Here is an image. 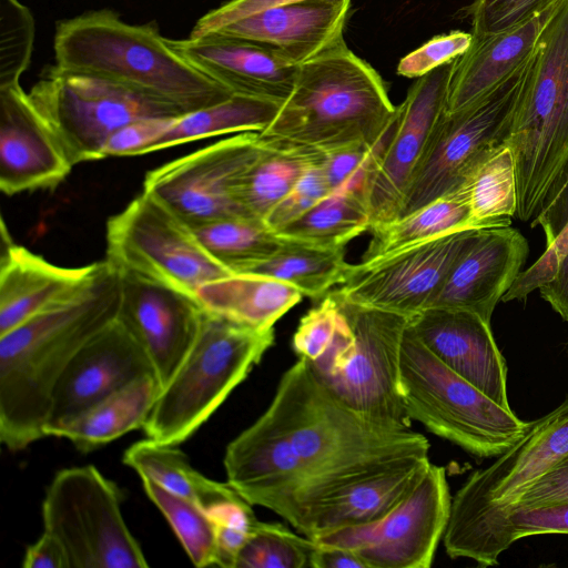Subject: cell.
<instances>
[{
	"label": "cell",
	"instance_id": "9c48e42d",
	"mask_svg": "<svg viewBox=\"0 0 568 568\" xmlns=\"http://www.w3.org/2000/svg\"><path fill=\"white\" fill-rule=\"evenodd\" d=\"M528 62L474 103L443 113L409 178L397 220L463 190L479 165L507 144Z\"/></svg>",
	"mask_w": 568,
	"mask_h": 568
},
{
	"label": "cell",
	"instance_id": "74e56055",
	"mask_svg": "<svg viewBox=\"0 0 568 568\" xmlns=\"http://www.w3.org/2000/svg\"><path fill=\"white\" fill-rule=\"evenodd\" d=\"M192 229L204 250L232 274L268 260L285 241L252 216L220 219Z\"/></svg>",
	"mask_w": 568,
	"mask_h": 568
},
{
	"label": "cell",
	"instance_id": "44dd1931",
	"mask_svg": "<svg viewBox=\"0 0 568 568\" xmlns=\"http://www.w3.org/2000/svg\"><path fill=\"white\" fill-rule=\"evenodd\" d=\"M528 251L527 240L510 225L479 229L429 307L468 311L490 323L496 305L520 273Z\"/></svg>",
	"mask_w": 568,
	"mask_h": 568
},
{
	"label": "cell",
	"instance_id": "836d02e7",
	"mask_svg": "<svg viewBox=\"0 0 568 568\" xmlns=\"http://www.w3.org/2000/svg\"><path fill=\"white\" fill-rule=\"evenodd\" d=\"M351 265L345 260L344 247L285 240L272 257L241 274L272 277L294 286L303 295L322 300L329 288L345 281Z\"/></svg>",
	"mask_w": 568,
	"mask_h": 568
},
{
	"label": "cell",
	"instance_id": "8d00e7d4",
	"mask_svg": "<svg viewBox=\"0 0 568 568\" xmlns=\"http://www.w3.org/2000/svg\"><path fill=\"white\" fill-rule=\"evenodd\" d=\"M266 143V151L244 174L237 187V199L246 213L263 221L303 173L322 162L325 155Z\"/></svg>",
	"mask_w": 568,
	"mask_h": 568
},
{
	"label": "cell",
	"instance_id": "816d5d0a",
	"mask_svg": "<svg viewBox=\"0 0 568 568\" xmlns=\"http://www.w3.org/2000/svg\"><path fill=\"white\" fill-rule=\"evenodd\" d=\"M568 224V165L548 192L531 227L540 225L546 243L550 244Z\"/></svg>",
	"mask_w": 568,
	"mask_h": 568
},
{
	"label": "cell",
	"instance_id": "f5cc1de1",
	"mask_svg": "<svg viewBox=\"0 0 568 568\" xmlns=\"http://www.w3.org/2000/svg\"><path fill=\"white\" fill-rule=\"evenodd\" d=\"M24 568H70L67 552L61 542L48 531L26 549Z\"/></svg>",
	"mask_w": 568,
	"mask_h": 568
},
{
	"label": "cell",
	"instance_id": "4dcf8cb0",
	"mask_svg": "<svg viewBox=\"0 0 568 568\" xmlns=\"http://www.w3.org/2000/svg\"><path fill=\"white\" fill-rule=\"evenodd\" d=\"M429 464V458L417 460L349 487L321 510L311 539L327 530L381 519L413 490Z\"/></svg>",
	"mask_w": 568,
	"mask_h": 568
},
{
	"label": "cell",
	"instance_id": "3957f363",
	"mask_svg": "<svg viewBox=\"0 0 568 568\" xmlns=\"http://www.w3.org/2000/svg\"><path fill=\"white\" fill-rule=\"evenodd\" d=\"M53 51L61 70L113 82L182 114L233 95L179 54L155 22L131 24L110 9L58 21Z\"/></svg>",
	"mask_w": 568,
	"mask_h": 568
},
{
	"label": "cell",
	"instance_id": "60d3db41",
	"mask_svg": "<svg viewBox=\"0 0 568 568\" xmlns=\"http://www.w3.org/2000/svg\"><path fill=\"white\" fill-rule=\"evenodd\" d=\"M315 541L302 537L281 524L256 521L246 537L235 568L311 567Z\"/></svg>",
	"mask_w": 568,
	"mask_h": 568
},
{
	"label": "cell",
	"instance_id": "db71d44e",
	"mask_svg": "<svg viewBox=\"0 0 568 568\" xmlns=\"http://www.w3.org/2000/svg\"><path fill=\"white\" fill-rule=\"evenodd\" d=\"M216 537L215 566L235 568L237 555L244 545L248 530L214 524Z\"/></svg>",
	"mask_w": 568,
	"mask_h": 568
},
{
	"label": "cell",
	"instance_id": "681fc988",
	"mask_svg": "<svg viewBox=\"0 0 568 568\" xmlns=\"http://www.w3.org/2000/svg\"><path fill=\"white\" fill-rule=\"evenodd\" d=\"M562 503H568V454L527 485L510 504L542 506Z\"/></svg>",
	"mask_w": 568,
	"mask_h": 568
},
{
	"label": "cell",
	"instance_id": "ab89813d",
	"mask_svg": "<svg viewBox=\"0 0 568 568\" xmlns=\"http://www.w3.org/2000/svg\"><path fill=\"white\" fill-rule=\"evenodd\" d=\"M150 500L159 508L196 567L215 565V527L194 501L172 493L148 477H141Z\"/></svg>",
	"mask_w": 568,
	"mask_h": 568
},
{
	"label": "cell",
	"instance_id": "cb8c5ba5",
	"mask_svg": "<svg viewBox=\"0 0 568 568\" xmlns=\"http://www.w3.org/2000/svg\"><path fill=\"white\" fill-rule=\"evenodd\" d=\"M568 454V397L529 423L524 436L486 468L475 470L452 498V510L510 504L554 463Z\"/></svg>",
	"mask_w": 568,
	"mask_h": 568
},
{
	"label": "cell",
	"instance_id": "7dc6e473",
	"mask_svg": "<svg viewBox=\"0 0 568 568\" xmlns=\"http://www.w3.org/2000/svg\"><path fill=\"white\" fill-rule=\"evenodd\" d=\"M176 118L151 116L128 123L110 136L104 146V158L146 154L151 144L171 126Z\"/></svg>",
	"mask_w": 568,
	"mask_h": 568
},
{
	"label": "cell",
	"instance_id": "f907efd6",
	"mask_svg": "<svg viewBox=\"0 0 568 568\" xmlns=\"http://www.w3.org/2000/svg\"><path fill=\"white\" fill-rule=\"evenodd\" d=\"M305 0H227L202 16L194 24L190 37L199 38L213 33L221 27L253 13ZM341 2L344 0H327Z\"/></svg>",
	"mask_w": 568,
	"mask_h": 568
},
{
	"label": "cell",
	"instance_id": "277c9868",
	"mask_svg": "<svg viewBox=\"0 0 568 568\" xmlns=\"http://www.w3.org/2000/svg\"><path fill=\"white\" fill-rule=\"evenodd\" d=\"M395 115L379 73L342 40L297 65L291 94L258 133L276 146L328 153L375 145Z\"/></svg>",
	"mask_w": 568,
	"mask_h": 568
},
{
	"label": "cell",
	"instance_id": "f6af8a7d",
	"mask_svg": "<svg viewBox=\"0 0 568 568\" xmlns=\"http://www.w3.org/2000/svg\"><path fill=\"white\" fill-rule=\"evenodd\" d=\"M471 33L452 31L433 37L416 50L400 59L397 74L420 78L463 55L471 45Z\"/></svg>",
	"mask_w": 568,
	"mask_h": 568
},
{
	"label": "cell",
	"instance_id": "5bb4252c",
	"mask_svg": "<svg viewBox=\"0 0 568 568\" xmlns=\"http://www.w3.org/2000/svg\"><path fill=\"white\" fill-rule=\"evenodd\" d=\"M266 149L258 132L239 133L149 171L143 191L191 227L250 216L237 199V187Z\"/></svg>",
	"mask_w": 568,
	"mask_h": 568
},
{
	"label": "cell",
	"instance_id": "b9f144b4",
	"mask_svg": "<svg viewBox=\"0 0 568 568\" xmlns=\"http://www.w3.org/2000/svg\"><path fill=\"white\" fill-rule=\"evenodd\" d=\"M36 23L18 0H0V88L20 83L33 50Z\"/></svg>",
	"mask_w": 568,
	"mask_h": 568
},
{
	"label": "cell",
	"instance_id": "e575fe53",
	"mask_svg": "<svg viewBox=\"0 0 568 568\" xmlns=\"http://www.w3.org/2000/svg\"><path fill=\"white\" fill-rule=\"evenodd\" d=\"M369 227L363 189L344 186L327 194L275 233L285 240L324 247H344L353 239L369 231Z\"/></svg>",
	"mask_w": 568,
	"mask_h": 568
},
{
	"label": "cell",
	"instance_id": "ffe728a7",
	"mask_svg": "<svg viewBox=\"0 0 568 568\" xmlns=\"http://www.w3.org/2000/svg\"><path fill=\"white\" fill-rule=\"evenodd\" d=\"M73 165L20 83L0 88V190H53Z\"/></svg>",
	"mask_w": 568,
	"mask_h": 568
},
{
	"label": "cell",
	"instance_id": "4fadbf2b",
	"mask_svg": "<svg viewBox=\"0 0 568 568\" xmlns=\"http://www.w3.org/2000/svg\"><path fill=\"white\" fill-rule=\"evenodd\" d=\"M450 506L446 470L430 463L413 490L381 519L327 530L312 540L347 548L367 568H428Z\"/></svg>",
	"mask_w": 568,
	"mask_h": 568
},
{
	"label": "cell",
	"instance_id": "11a10c76",
	"mask_svg": "<svg viewBox=\"0 0 568 568\" xmlns=\"http://www.w3.org/2000/svg\"><path fill=\"white\" fill-rule=\"evenodd\" d=\"M311 568L367 567L365 562L355 552L347 548L335 545L316 544L311 558Z\"/></svg>",
	"mask_w": 568,
	"mask_h": 568
},
{
	"label": "cell",
	"instance_id": "5b68a950",
	"mask_svg": "<svg viewBox=\"0 0 568 568\" xmlns=\"http://www.w3.org/2000/svg\"><path fill=\"white\" fill-rule=\"evenodd\" d=\"M507 145L516 170V217L532 222L568 165V0L531 53Z\"/></svg>",
	"mask_w": 568,
	"mask_h": 568
},
{
	"label": "cell",
	"instance_id": "f1b7e54d",
	"mask_svg": "<svg viewBox=\"0 0 568 568\" xmlns=\"http://www.w3.org/2000/svg\"><path fill=\"white\" fill-rule=\"evenodd\" d=\"M302 295L285 282L255 274L221 277L194 293L204 311L257 329L272 328Z\"/></svg>",
	"mask_w": 568,
	"mask_h": 568
},
{
	"label": "cell",
	"instance_id": "9a60e30c",
	"mask_svg": "<svg viewBox=\"0 0 568 568\" xmlns=\"http://www.w3.org/2000/svg\"><path fill=\"white\" fill-rule=\"evenodd\" d=\"M479 229L455 231L369 262L352 264L333 293L342 300L412 318L428 308Z\"/></svg>",
	"mask_w": 568,
	"mask_h": 568
},
{
	"label": "cell",
	"instance_id": "d6986e66",
	"mask_svg": "<svg viewBox=\"0 0 568 568\" xmlns=\"http://www.w3.org/2000/svg\"><path fill=\"white\" fill-rule=\"evenodd\" d=\"M148 375H155L149 356L124 324L114 320L77 353L60 377L45 436Z\"/></svg>",
	"mask_w": 568,
	"mask_h": 568
},
{
	"label": "cell",
	"instance_id": "f35d334b",
	"mask_svg": "<svg viewBox=\"0 0 568 568\" xmlns=\"http://www.w3.org/2000/svg\"><path fill=\"white\" fill-rule=\"evenodd\" d=\"M464 190L474 229L509 226L517 211V183L513 153L507 144L490 154Z\"/></svg>",
	"mask_w": 568,
	"mask_h": 568
},
{
	"label": "cell",
	"instance_id": "8fae6325",
	"mask_svg": "<svg viewBox=\"0 0 568 568\" xmlns=\"http://www.w3.org/2000/svg\"><path fill=\"white\" fill-rule=\"evenodd\" d=\"M28 95L73 166L103 159L110 136L130 122L182 115L122 85L55 65L43 73Z\"/></svg>",
	"mask_w": 568,
	"mask_h": 568
},
{
	"label": "cell",
	"instance_id": "7c38bea8",
	"mask_svg": "<svg viewBox=\"0 0 568 568\" xmlns=\"http://www.w3.org/2000/svg\"><path fill=\"white\" fill-rule=\"evenodd\" d=\"M105 261L194 296L209 282L232 275L201 245L193 229L152 194L142 191L106 222Z\"/></svg>",
	"mask_w": 568,
	"mask_h": 568
},
{
	"label": "cell",
	"instance_id": "9f6ffc18",
	"mask_svg": "<svg viewBox=\"0 0 568 568\" xmlns=\"http://www.w3.org/2000/svg\"><path fill=\"white\" fill-rule=\"evenodd\" d=\"M541 297L568 322V253L562 258L555 277L539 288Z\"/></svg>",
	"mask_w": 568,
	"mask_h": 568
},
{
	"label": "cell",
	"instance_id": "bcb514c9",
	"mask_svg": "<svg viewBox=\"0 0 568 568\" xmlns=\"http://www.w3.org/2000/svg\"><path fill=\"white\" fill-rule=\"evenodd\" d=\"M322 163L323 161L311 165L286 196L266 215L264 222L274 232L301 216L332 192Z\"/></svg>",
	"mask_w": 568,
	"mask_h": 568
},
{
	"label": "cell",
	"instance_id": "1f68e13d",
	"mask_svg": "<svg viewBox=\"0 0 568 568\" xmlns=\"http://www.w3.org/2000/svg\"><path fill=\"white\" fill-rule=\"evenodd\" d=\"M123 463L140 477H148L165 489L197 504L204 511L241 495L226 481L205 477L192 467L176 446L143 439L131 445L123 454Z\"/></svg>",
	"mask_w": 568,
	"mask_h": 568
},
{
	"label": "cell",
	"instance_id": "d6a6232c",
	"mask_svg": "<svg viewBox=\"0 0 568 568\" xmlns=\"http://www.w3.org/2000/svg\"><path fill=\"white\" fill-rule=\"evenodd\" d=\"M282 104L233 94L219 103L184 113L148 149V153L227 133L262 132Z\"/></svg>",
	"mask_w": 568,
	"mask_h": 568
},
{
	"label": "cell",
	"instance_id": "7a4b0ae2",
	"mask_svg": "<svg viewBox=\"0 0 568 568\" xmlns=\"http://www.w3.org/2000/svg\"><path fill=\"white\" fill-rule=\"evenodd\" d=\"M119 271L105 260L78 290L0 335V438L12 450L45 436L54 388L77 353L118 318Z\"/></svg>",
	"mask_w": 568,
	"mask_h": 568
},
{
	"label": "cell",
	"instance_id": "30bf717a",
	"mask_svg": "<svg viewBox=\"0 0 568 568\" xmlns=\"http://www.w3.org/2000/svg\"><path fill=\"white\" fill-rule=\"evenodd\" d=\"M116 485L94 466L58 471L42 501L43 530L63 546L70 568H146L128 528Z\"/></svg>",
	"mask_w": 568,
	"mask_h": 568
},
{
	"label": "cell",
	"instance_id": "7bdbcfd3",
	"mask_svg": "<svg viewBox=\"0 0 568 568\" xmlns=\"http://www.w3.org/2000/svg\"><path fill=\"white\" fill-rule=\"evenodd\" d=\"M555 0H475L464 8L471 22L473 39L511 29L545 9Z\"/></svg>",
	"mask_w": 568,
	"mask_h": 568
},
{
	"label": "cell",
	"instance_id": "ee69618b",
	"mask_svg": "<svg viewBox=\"0 0 568 568\" xmlns=\"http://www.w3.org/2000/svg\"><path fill=\"white\" fill-rule=\"evenodd\" d=\"M339 318L338 302L329 292L300 321L292 339V347L298 357L314 362L322 356L334 338Z\"/></svg>",
	"mask_w": 568,
	"mask_h": 568
},
{
	"label": "cell",
	"instance_id": "d4e9b609",
	"mask_svg": "<svg viewBox=\"0 0 568 568\" xmlns=\"http://www.w3.org/2000/svg\"><path fill=\"white\" fill-rule=\"evenodd\" d=\"M568 534V503L542 506L486 504L452 510L444 546L452 558L493 566L509 546L527 536Z\"/></svg>",
	"mask_w": 568,
	"mask_h": 568
},
{
	"label": "cell",
	"instance_id": "ba28073f",
	"mask_svg": "<svg viewBox=\"0 0 568 568\" xmlns=\"http://www.w3.org/2000/svg\"><path fill=\"white\" fill-rule=\"evenodd\" d=\"M336 297L341 318L328 348L308 362L343 403L378 423L410 427L398 392L399 357L409 318Z\"/></svg>",
	"mask_w": 568,
	"mask_h": 568
},
{
	"label": "cell",
	"instance_id": "484cf974",
	"mask_svg": "<svg viewBox=\"0 0 568 568\" xmlns=\"http://www.w3.org/2000/svg\"><path fill=\"white\" fill-rule=\"evenodd\" d=\"M351 7L352 0H305L253 13L210 34L270 45L298 65L344 40Z\"/></svg>",
	"mask_w": 568,
	"mask_h": 568
},
{
	"label": "cell",
	"instance_id": "6da1fadb",
	"mask_svg": "<svg viewBox=\"0 0 568 568\" xmlns=\"http://www.w3.org/2000/svg\"><path fill=\"white\" fill-rule=\"evenodd\" d=\"M285 433L306 473L301 495L303 535L321 510L355 484L427 459V438L410 427L373 420L338 399L304 358L281 377L266 409Z\"/></svg>",
	"mask_w": 568,
	"mask_h": 568
},
{
	"label": "cell",
	"instance_id": "e0dca14e",
	"mask_svg": "<svg viewBox=\"0 0 568 568\" xmlns=\"http://www.w3.org/2000/svg\"><path fill=\"white\" fill-rule=\"evenodd\" d=\"M227 483L252 506L267 508L303 534L306 473L283 429L265 410L226 447Z\"/></svg>",
	"mask_w": 568,
	"mask_h": 568
},
{
	"label": "cell",
	"instance_id": "52a82bcc",
	"mask_svg": "<svg viewBox=\"0 0 568 568\" xmlns=\"http://www.w3.org/2000/svg\"><path fill=\"white\" fill-rule=\"evenodd\" d=\"M398 392L408 419L481 457L517 443L530 422L518 418L439 361L407 325L399 357Z\"/></svg>",
	"mask_w": 568,
	"mask_h": 568
},
{
	"label": "cell",
	"instance_id": "7402d4cb",
	"mask_svg": "<svg viewBox=\"0 0 568 568\" xmlns=\"http://www.w3.org/2000/svg\"><path fill=\"white\" fill-rule=\"evenodd\" d=\"M408 325L446 366L505 409H511L507 365L489 322L468 311L429 307L409 318Z\"/></svg>",
	"mask_w": 568,
	"mask_h": 568
},
{
	"label": "cell",
	"instance_id": "f546056e",
	"mask_svg": "<svg viewBox=\"0 0 568 568\" xmlns=\"http://www.w3.org/2000/svg\"><path fill=\"white\" fill-rule=\"evenodd\" d=\"M160 390L155 375L142 377L50 430L48 436L67 438L83 453L94 450L143 428Z\"/></svg>",
	"mask_w": 568,
	"mask_h": 568
},
{
	"label": "cell",
	"instance_id": "603a6c76",
	"mask_svg": "<svg viewBox=\"0 0 568 568\" xmlns=\"http://www.w3.org/2000/svg\"><path fill=\"white\" fill-rule=\"evenodd\" d=\"M168 41L187 62L233 94L282 104L293 90L297 65L270 45L223 34Z\"/></svg>",
	"mask_w": 568,
	"mask_h": 568
},
{
	"label": "cell",
	"instance_id": "4316f807",
	"mask_svg": "<svg viewBox=\"0 0 568 568\" xmlns=\"http://www.w3.org/2000/svg\"><path fill=\"white\" fill-rule=\"evenodd\" d=\"M0 335L70 295L98 270L95 262L63 267L16 244L1 223Z\"/></svg>",
	"mask_w": 568,
	"mask_h": 568
},
{
	"label": "cell",
	"instance_id": "83f0119b",
	"mask_svg": "<svg viewBox=\"0 0 568 568\" xmlns=\"http://www.w3.org/2000/svg\"><path fill=\"white\" fill-rule=\"evenodd\" d=\"M561 1H552L528 20L504 32L473 39L469 49L456 60L446 112L474 103L524 67Z\"/></svg>",
	"mask_w": 568,
	"mask_h": 568
},
{
	"label": "cell",
	"instance_id": "d590c367",
	"mask_svg": "<svg viewBox=\"0 0 568 568\" xmlns=\"http://www.w3.org/2000/svg\"><path fill=\"white\" fill-rule=\"evenodd\" d=\"M465 229L470 224V206L466 191L443 196L414 213L374 229L361 262L381 258L406 247Z\"/></svg>",
	"mask_w": 568,
	"mask_h": 568
},
{
	"label": "cell",
	"instance_id": "2e32d148",
	"mask_svg": "<svg viewBox=\"0 0 568 568\" xmlns=\"http://www.w3.org/2000/svg\"><path fill=\"white\" fill-rule=\"evenodd\" d=\"M456 60L417 78L396 106L383 152L366 174L364 197L369 231L397 220L409 178L446 111Z\"/></svg>",
	"mask_w": 568,
	"mask_h": 568
},
{
	"label": "cell",
	"instance_id": "c3c4849f",
	"mask_svg": "<svg viewBox=\"0 0 568 568\" xmlns=\"http://www.w3.org/2000/svg\"><path fill=\"white\" fill-rule=\"evenodd\" d=\"M568 253V224L560 234L547 245L544 254L526 271L520 272L510 288L503 297V302L520 301L529 293L539 290L550 282Z\"/></svg>",
	"mask_w": 568,
	"mask_h": 568
},
{
	"label": "cell",
	"instance_id": "ac0fdd59",
	"mask_svg": "<svg viewBox=\"0 0 568 568\" xmlns=\"http://www.w3.org/2000/svg\"><path fill=\"white\" fill-rule=\"evenodd\" d=\"M118 320L149 356L161 388L192 347L204 310L195 296L133 273H120Z\"/></svg>",
	"mask_w": 568,
	"mask_h": 568
},
{
	"label": "cell",
	"instance_id": "8992f818",
	"mask_svg": "<svg viewBox=\"0 0 568 568\" xmlns=\"http://www.w3.org/2000/svg\"><path fill=\"white\" fill-rule=\"evenodd\" d=\"M274 337L273 327L257 329L204 311L192 347L143 426L148 438L173 446L189 439L260 363Z\"/></svg>",
	"mask_w": 568,
	"mask_h": 568
}]
</instances>
